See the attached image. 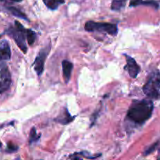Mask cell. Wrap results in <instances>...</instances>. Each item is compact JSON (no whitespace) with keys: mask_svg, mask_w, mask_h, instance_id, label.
I'll use <instances>...</instances> for the list:
<instances>
[{"mask_svg":"<svg viewBox=\"0 0 160 160\" xmlns=\"http://www.w3.org/2000/svg\"><path fill=\"white\" fill-rule=\"evenodd\" d=\"M62 68L64 81H65L66 84H67L70 81V77H71L72 70L73 69V64L69 60L64 59L62 62Z\"/></svg>","mask_w":160,"mask_h":160,"instance_id":"cell-9","label":"cell"},{"mask_svg":"<svg viewBox=\"0 0 160 160\" xmlns=\"http://www.w3.org/2000/svg\"><path fill=\"white\" fill-rule=\"evenodd\" d=\"M40 136L41 134H37V131H36L35 128H33L32 129H31V132H30V138H29L30 145H31V144L34 143V142H38V141L39 140V138H40Z\"/></svg>","mask_w":160,"mask_h":160,"instance_id":"cell-16","label":"cell"},{"mask_svg":"<svg viewBox=\"0 0 160 160\" xmlns=\"http://www.w3.org/2000/svg\"><path fill=\"white\" fill-rule=\"evenodd\" d=\"M159 142H156V143L153 144L152 145H151V146L149 147V148H148V149L146 150V151L144 152V156H148V155H149L150 153H152V152H154L155 150H156V148H157L158 145H159Z\"/></svg>","mask_w":160,"mask_h":160,"instance_id":"cell-17","label":"cell"},{"mask_svg":"<svg viewBox=\"0 0 160 160\" xmlns=\"http://www.w3.org/2000/svg\"><path fill=\"white\" fill-rule=\"evenodd\" d=\"M11 84V74L7 64L0 60V94L9 89Z\"/></svg>","mask_w":160,"mask_h":160,"instance_id":"cell-5","label":"cell"},{"mask_svg":"<svg viewBox=\"0 0 160 160\" xmlns=\"http://www.w3.org/2000/svg\"><path fill=\"white\" fill-rule=\"evenodd\" d=\"M138 6H151L155 9H159V3L154 0H131V2H130V6H131V7Z\"/></svg>","mask_w":160,"mask_h":160,"instance_id":"cell-10","label":"cell"},{"mask_svg":"<svg viewBox=\"0 0 160 160\" xmlns=\"http://www.w3.org/2000/svg\"><path fill=\"white\" fill-rule=\"evenodd\" d=\"M153 109L152 101L148 98L135 101L128 109L127 119L135 124H143L151 118Z\"/></svg>","mask_w":160,"mask_h":160,"instance_id":"cell-1","label":"cell"},{"mask_svg":"<svg viewBox=\"0 0 160 160\" xmlns=\"http://www.w3.org/2000/svg\"><path fill=\"white\" fill-rule=\"evenodd\" d=\"M45 6L51 10H56L59 6L64 4L65 0H43Z\"/></svg>","mask_w":160,"mask_h":160,"instance_id":"cell-12","label":"cell"},{"mask_svg":"<svg viewBox=\"0 0 160 160\" xmlns=\"http://www.w3.org/2000/svg\"><path fill=\"white\" fill-rule=\"evenodd\" d=\"M0 1H4V0H0Z\"/></svg>","mask_w":160,"mask_h":160,"instance_id":"cell-21","label":"cell"},{"mask_svg":"<svg viewBox=\"0 0 160 160\" xmlns=\"http://www.w3.org/2000/svg\"><path fill=\"white\" fill-rule=\"evenodd\" d=\"M50 51V46H47L45 48H42L40 52H39L38 55L36 56L34 62L33 63L34 66V69L35 70L36 73L38 76L41 77L44 72V68H45V59H46L47 56H48V52Z\"/></svg>","mask_w":160,"mask_h":160,"instance_id":"cell-6","label":"cell"},{"mask_svg":"<svg viewBox=\"0 0 160 160\" xmlns=\"http://www.w3.org/2000/svg\"><path fill=\"white\" fill-rule=\"evenodd\" d=\"M26 32L27 29H25L24 27L17 20L15 21L14 28H9V30L8 31V33L10 34V36H12V38L15 40L17 45L23 53H27L28 52V48H27L26 42H25L27 38Z\"/></svg>","mask_w":160,"mask_h":160,"instance_id":"cell-4","label":"cell"},{"mask_svg":"<svg viewBox=\"0 0 160 160\" xmlns=\"http://www.w3.org/2000/svg\"><path fill=\"white\" fill-rule=\"evenodd\" d=\"M26 38L27 41H28V43L30 45H33L34 42H35L37 34H36V33L34 32V31H32L31 29H27Z\"/></svg>","mask_w":160,"mask_h":160,"instance_id":"cell-15","label":"cell"},{"mask_svg":"<svg viewBox=\"0 0 160 160\" xmlns=\"http://www.w3.org/2000/svg\"><path fill=\"white\" fill-rule=\"evenodd\" d=\"M73 120H74V117L70 115L67 109H65V111L61 112L60 115L56 119V121L59 123H62V124H68Z\"/></svg>","mask_w":160,"mask_h":160,"instance_id":"cell-11","label":"cell"},{"mask_svg":"<svg viewBox=\"0 0 160 160\" xmlns=\"http://www.w3.org/2000/svg\"><path fill=\"white\" fill-rule=\"evenodd\" d=\"M123 56L126 57L127 60V64L124 67V69L128 72L131 78H136L140 73L141 67H139V65L137 63L134 58L128 56V54H123Z\"/></svg>","mask_w":160,"mask_h":160,"instance_id":"cell-7","label":"cell"},{"mask_svg":"<svg viewBox=\"0 0 160 160\" xmlns=\"http://www.w3.org/2000/svg\"><path fill=\"white\" fill-rule=\"evenodd\" d=\"M84 29L88 32H102L109 35L115 36L118 33V28L115 23H104V22L88 21L84 25Z\"/></svg>","mask_w":160,"mask_h":160,"instance_id":"cell-2","label":"cell"},{"mask_svg":"<svg viewBox=\"0 0 160 160\" xmlns=\"http://www.w3.org/2000/svg\"><path fill=\"white\" fill-rule=\"evenodd\" d=\"M12 1H13V2H19L23 1V0H12Z\"/></svg>","mask_w":160,"mask_h":160,"instance_id":"cell-19","label":"cell"},{"mask_svg":"<svg viewBox=\"0 0 160 160\" xmlns=\"http://www.w3.org/2000/svg\"><path fill=\"white\" fill-rule=\"evenodd\" d=\"M128 0H112L111 4V9L113 11H119L125 6Z\"/></svg>","mask_w":160,"mask_h":160,"instance_id":"cell-13","label":"cell"},{"mask_svg":"<svg viewBox=\"0 0 160 160\" xmlns=\"http://www.w3.org/2000/svg\"><path fill=\"white\" fill-rule=\"evenodd\" d=\"M144 93L150 98H160V73L155 72L148 78L143 87Z\"/></svg>","mask_w":160,"mask_h":160,"instance_id":"cell-3","label":"cell"},{"mask_svg":"<svg viewBox=\"0 0 160 160\" xmlns=\"http://www.w3.org/2000/svg\"><path fill=\"white\" fill-rule=\"evenodd\" d=\"M11 58V49L9 42L5 39L0 40V60H9Z\"/></svg>","mask_w":160,"mask_h":160,"instance_id":"cell-8","label":"cell"},{"mask_svg":"<svg viewBox=\"0 0 160 160\" xmlns=\"http://www.w3.org/2000/svg\"><path fill=\"white\" fill-rule=\"evenodd\" d=\"M0 147H2V143H1V142H0Z\"/></svg>","mask_w":160,"mask_h":160,"instance_id":"cell-20","label":"cell"},{"mask_svg":"<svg viewBox=\"0 0 160 160\" xmlns=\"http://www.w3.org/2000/svg\"><path fill=\"white\" fill-rule=\"evenodd\" d=\"M18 149V146L15 145L14 144H12V142H9L7 145V152H17Z\"/></svg>","mask_w":160,"mask_h":160,"instance_id":"cell-18","label":"cell"},{"mask_svg":"<svg viewBox=\"0 0 160 160\" xmlns=\"http://www.w3.org/2000/svg\"><path fill=\"white\" fill-rule=\"evenodd\" d=\"M7 9L12 14V15L15 16V17H19V18H21L23 19V20H28L27 16L25 15L23 12H22L20 9H17V8L13 7V6H9V7H7Z\"/></svg>","mask_w":160,"mask_h":160,"instance_id":"cell-14","label":"cell"}]
</instances>
